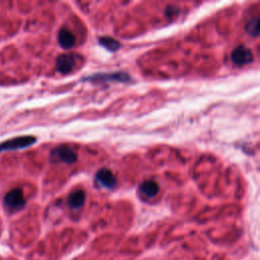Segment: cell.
I'll return each instance as SVG.
<instances>
[{
    "instance_id": "obj_1",
    "label": "cell",
    "mask_w": 260,
    "mask_h": 260,
    "mask_svg": "<svg viewBox=\"0 0 260 260\" xmlns=\"http://www.w3.org/2000/svg\"><path fill=\"white\" fill-rule=\"evenodd\" d=\"M37 139L34 136H20L15 137L0 144V153L6 151H15L20 149H26L34 145Z\"/></svg>"
},
{
    "instance_id": "obj_2",
    "label": "cell",
    "mask_w": 260,
    "mask_h": 260,
    "mask_svg": "<svg viewBox=\"0 0 260 260\" xmlns=\"http://www.w3.org/2000/svg\"><path fill=\"white\" fill-rule=\"evenodd\" d=\"M4 204L11 210H19L25 206L26 199L21 189L14 188L10 190L4 197Z\"/></svg>"
},
{
    "instance_id": "obj_3",
    "label": "cell",
    "mask_w": 260,
    "mask_h": 260,
    "mask_svg": "<svg viewBox=\"0 0 260 260\" xmlns=\"http://www.w3.org/2000/svg\"><path fill=\"white\" fill-rule=\"evenodd\" d=\"M232 61L236 65H245L253 61V53L252 51L245 46H238L232 52Z\"/></svg>"
},
{
    "instance_id": "obj_4",
    "label": "cell",
    "mask_w": 260,
    "mask_h": 260,
    "mask_svg": "<svg viewBox=\"0 0 260 260\" xmlns=\"http://www.w3.org/2000/svg\"><path fill=\"white\" fill-rule=\"evenodd\" d=\"M54 161H60L66 164H73L78 160L77 154L70 149L69 147H59L56 150H54L51 154Z\"/></svg>"
},
{
    "instance_id": "obj_5",
    "label": "cell",
    "mask_w": 260,
    "mask_h": 260,
    "mask_svg": "<svg viewBox=\"0 0 260 260\" xmlns=\"http://www.w3.org/2000/svg\"><path fill=\"white\" fill-rule=\"evenodd\" d=\"M85 80L91 82H120L126 83L130 80L129 76L124 73H116V74H102V75H93L91 77L86 78Z\"/></svg>"
},
{
    "instance_id": "obj_6",
    "label": "cell",
    "mask_w": 260,
    "mask_h": 260,
    "mask_svg": "<svg viewBox=\"0 0 260 260\" xmlns=\"http://www.w3.org/2000/svg\"><path fill=\"white\" fill-rule=\"evenodd\" d=\"M76 64L74 54H62L56 60V68L60 74H68L73 70Z\"/></svg>"
},
{
    "instance_id": "obj_7",
    "label": "cell",
    "mask_w": 260,
    "mask_h": 260,
    "mask_svg": "<svg viewBox=\"0 0 260 260\" xmlns=\"http://www.w3.org/2000/svg\"><path fill=\"white\" fill-rule=\"evenodd\" d=\"M96 180L104 187L112 189L116 186V178L112 174V172L108 169H101L97 175H96Z\"/></svg>"
},
{
    "instance_id": "obj_8",
    "label": "cell",
    "mask_w": 260,
    "mask_h": 260,
    "mask_svg": "<svg viewBox=\"0 0 260 260\" xmlns=\"http://www.w3.org/2000/svg\"><path fill=\"white\" fill-rule=\"evenodd\" d=\"M58 43L63 49H72L76 44V37L69 30L61 29L58 34Z\"/></svg>"
},
{
    "instance_id": "obj_9",
    "label": "cell",
    "mask_w": 260,
    "mask_h": 260,
    "mask_svg": "<svg viewBox=\"0 0 260 260\" xmlns=\"http://www.w3.org/2000/svg\"><path fill=\"white\" fill-rule=\"evenodd\" d=\"M86 201V193L83 190H76L68 197V205L72 208H81Z\"/></svg>"
},
{
    "instance_id": "obj_10",
    "label": "cell",
    "mask_w": 260,
    "mask_h": 260,
    "mask_svg": "<svg viewBox=\"0 0 260 260\" xmlns=\"http://www.w3.org/2000/svg\"><path fill=\"white\" fill-rule=\"evenodd\" d=\"M141 193H144L148 197H155L160 190V187L157 182L149 180L144 182L139 187Z\"/></svg>"
},
{
    "instance_id": "obj_11",
    "label": "cell",
    "mask_w": 260,
    "mask_h": 260,
    "mask_svg": "<svg viewBox=\"0 0 260 260\" xmlns=\"http://www.w3.org/2000/svg\"><path fill=\"white\" fill-rule=\"evenodd\" d=\"M99 42L103 47H105L106 49H108L109 51H112V52L117 51L121 46L119 42L111 37H101L99 39Z\"/></svg>"
},
{
    "instance_id": "obj_12",
    "label": "cell",
    "mask_w": 260,
    "mask_h": 260,
    "mask_svg": "<svg viewBox=\"0 0 260 260\" xmlns=\"http://www.w3.org/2000/svg\"><path fill=\"white\" fill-rule=\"evenodd\" d=\"M246 32L252 37H257L259 35V18L257 16L247 23Z\"/></svg>"
}]
</instances>
